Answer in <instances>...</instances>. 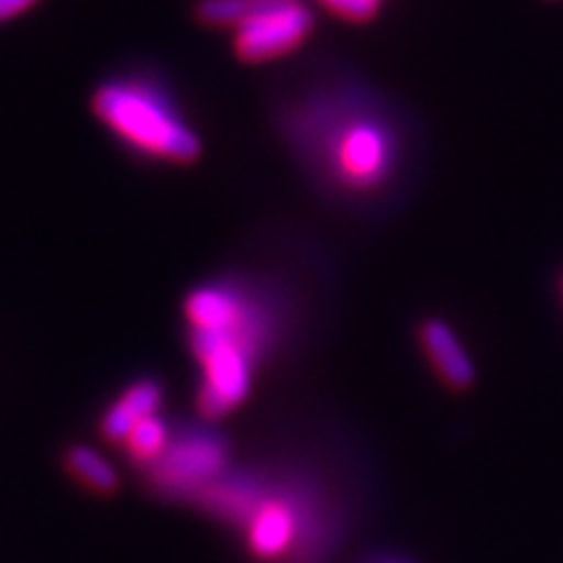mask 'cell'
Returning <instances> with one entry per match:
<instances>
[{"mask_svg": "<svg viewBox=\"0 0 563 563\" xmlns=\"http://www.w3.org/2000/svg\"><path fill=\"white\" fill-rule=\"evenodd\" d=\"M95 112L118 136L159 159L191 162L201 141L180 121L165 97L131 81L104 84L95 95Z\"/></svg>", "mask_w": 563, "mask_h": 563, "instance_id": "obj_3", "label": "cell"}, {"mask_svg": "<svg viewBox=\"0 0 563 563\" xmlns=\"http://www.w3.org/2000/svg\"><path fill=\"white\" fill-rule=\"evenodd\" d=\"M327 5L344 19L365 21L378 11L382 0H327Z\"/></svg>", "mask_w": 563, "mask_h": 563, "instance_id": "obj_13", "label": "cell"}, {"mask_svg": "<svg viewBox=\"0 0 563 563\" xmlns=\"http://www.w3.org/2000/svg\"><path fill=\"white\" fill-rule=\"evenodd\" d=\"M251 511L241 527L256 563H329L355 525V481L334 464L282 456L249 464Z\"/></svg>", "mask_w": 563, "mask_h": 563, "instance_id": "obj_1", "label": "cell"}, {"mask_svg": "<svg viewBox=\"0 0 563 563\" xmlns=\"http://www.w3.org/2000/svg\"><path fill=\"white\" fill-rule=\"evenodd\" d=\"M313 30V13L300 0H258L256 11L235 30L243 60L262 63L295 51Z\"/></svg>", "mask_w": 563, "mask_h": 563, "instance_id": "obj_5", "label": "cell"}, {"mask_svg": "<svg viewBox=\"0 0 563 563\" xmlns=\"http://www.w3.org/2000/svg\"><path fill=\"white\" fill-rule=\"evenodd\" d=\"M162 386L154 378H139L104 410L100 433L112 443H123L141 420L159 415Z\"/></svg>", "mask_w": 563, "mask_h": 563, "instance_id": "obj_8", "label": "cell"}, {"mask_svg": "<svg viewBox=\"0 0 563 563\" xmlns=\"http://www.w3.org/2000/svg\"><path fill=\"white\" fill-rule=\"evenodd\" d=\"M34 3H37V0H0V24L16 19L19 13L30 11Z\"/></svg>", "mask_w": 563, "mask_h": 563, "instance_id": "obj_14", "label": "cell"}, {"mask_svg": "<svg viewBox=\"0 0 563 563\" xmlns=\"http://www.w3.org/2000/svg\"><path fill=\"white\" fill-rule=\"evenodd\" d=\"M170 435H173L170 422L162 420L159 415L141 420L139 426L129 433V439L123 441L129 462L136 470H141V473H146V470H150L152 464L165 454L167 443H170Z\"/></svg>", "mask_w": 563, "mask_h": 563, "instance_id": "obj_11", "label": "cell"}, {"mask_svg": "<svg viewBox=\"0 0 563 563\" xmlns=\"http://www.w3.org/2000/svg\"><path fill=\"white\" fill-rule=\"evenodd\" d=\"M269 316L249 300L241 319L220 332H191V350L201 365L199 412L217 420L251 394L253 368L269 342Z\"/></svg>", "mask_w": 563, "mask_h": 563, "instance_id": "obj_2", "label": "cell"}, {"mask_svg": "<svg viewBox=\"0 0 563 563\" xmlns=\"http://www.w3.org/2000/svg\"><path fill=\"white\" fill-rule=\"evenodd\" d=\"M245 306H249L245 295L222 285H209L191 292V298L186 300V316L191 332H220L241 319Z\"/></svg>", "mask_w": 563, "mask_h": 563, "instance_id": "obj_9", "label": "cell"}, {"mask_svg": "<svg viewBox=\"0 0 563 563\" xmlns=\"http://www.w3.org/2000/svg\"><path fill=\"white\" fill-rule=\"evenodd\" d=\"M420 342L426 350L428 361L439 373V378L449 389L454 391H467L475 384V363L470 357V352L464 350L460 336L449 323L439 319H431L422 323L420 329Z\"/></svg>", "mask_w": 563, "mask_h": 563, "instance_id": "obj_7", "label": "cell"}, {"mask_svg": "<svg viewBox=\"0 0 563 563\" xmlns=\"http://www.w3.org/2000/svg\"><path fill=\"white\" fill-rule=\"evenodd\" d=\"M68 475L84 488L97 493V496H115L121 488V475L112 467L110 460H104L100 452H95L91 446H70L66 452Z\"/></svg>", "mask_w": 563, "mask_h": 563, "instance_id": "obj_10", "label": "cell"}, {"mask_svg": "<svg viewBox=\"0 0 563 563\" xmlns=\"http://www.w3.org/2000/svg\"><path fill=\"white\" fill-rule=\"evenodd\" d=\"M258 0H201L199 19L211 26H238L256 11Z\"/></svg>", "mask_w": 563, "mask_h": 563, "instance_id": "obj_12", "label": "cell"}, {"mask_svg": "<svg viewBox=\"0 0 563 563\" xmlns=\"http://www.w3.org/2000/svg\"><path fill=\"white\" fill-rule=\"evenodd\" d=\"M232 467L230 441L207 426H180L165 454L144 473L146 488L162 501L196 504Z\"/></svg>", "mask_w": 563, "mask_h": 563, "instance_id": "obj_4", "label": "cell"}, {"mask_svg": "<svg viewBox=\"0 0 563 563\" xmlns=\"http://www.w3.org/2000/svg\"><path fill=\"white\" fill-rule=\"evenodd\" d=\"M389 141L376 125L357 123L342 133L340 146H336V167L344 180L357 183V186H373L382 180L389 170Z\"/></svg>", "mask_w": 563, "mask_h": 563, "instance_id": "obj_6", "label": "cell"}, {"mask_svg": "<svg viewBox=\"0 0 563 563\" xmlns=\"http://www.w3.org/2000/svg\"><path fill=\"white\" fill-rule=\"evenodd\" d=\"M561 285H563V282H561Z\"/></svg>", "mask_w": 563, "mask_h": 563, "instance_id": "obj_16", "label": "cell"}, {"mask_svg": "<svg viewBox=\"0 0 563 563\" xmlns=\"http://www.w3.org/2000/svg\"><path fill=\"white\" fill-rule=\"evenodd\" d=\"M363 563H410L402 555H371V559H365Z\"/></svg>", "mask_w": 563, "mask_h": 563, "instance_id": "obj_15", "label": "cell"}]
</instances>
